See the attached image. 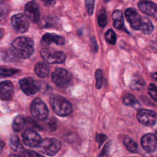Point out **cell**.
Wrapping results in <instances>:
<instances>
[{
  "instance_id": "1",
  "label": "cell",
  "mask_w": 157,
  "mask_h": 157,
  "mask_svg": "<svg viewBox=\"0 0 157 157\" xmlns=\"http://www.w3.org/2000/svg\"><path fill=\"white\" fill-rule=\"evenodd\" d=\"M125 17L133 29L140 31L145 34H150L153 31L154 26L151 20L146 17L140 16L135 9H127Z\"/></svg>"
},
{
  "instance_id": "2",
  "label": "cell",
  "mask_w": 157,
  "mask_h": 157,
  "mask_svg": "<svg viewBox=\"0 0 157 157\" xmlns=\"http://www.w3.org/2000/svg\"><path fill=\"white\" fill-rule=\"evenodd\" d=\"M12 52L18 58H28L34 52V42L26 37H17L12 43Z\"/></svg>"
},
{
  "instance_id": "3",
  "label": "cell",
  "mask_w": 157,
  "mask_h": 157,
  "mask_svg": "<svg viewBox=\"0 0 157 157\" xmlns=\"http://www.w3.org/2000/svg\"><path fill=\"white\" fill-rule=\"evenodd\" d=\"M50 101L53 111L58 115L66 117L71 113L72 111V104L64 97L54 94L51 97Z\"/></svg>"
},
{
  "instance_id": "4",
  "label": "cell",
  "mask_w": 157,
  "mask_h": 157,
  "mask_svg": "<svg viewBox=\"0 0 157 157\" xmlns=\"http://www.w3.org/2000/svg\"><path fill=\"white\" fill-rule=\"evenodd\" d=\"M61 141L56 138H45L37 147L44 154L53 156L61 149Z\"/></svg>"
},
{
  "instance_id": "5",
  "label": "cell",
  "mask_w": 157,
  "mask_h": 157,
  "mask_svg": "<svg viewBox=\"0 0 157 157\" xmlns=\"http://www.w3.org/2000/svg\"><path fill=\"white\" fill-rule=\"evenodd\" d=\"M52 80L59 87H66L71 83L72 76L67 70L57 68L52 74Z\"/></svg>"
},
{
  "instance_id": "6",
  "label": "cell",
  "mask_w": 157,
  "mask_h": 157,
  "mask_svg": "<svg viewBox=\"0 0 157 157\" xmlns=\"http://www.w3.org/2000/svg\"><path fill=\"white\" fill-rule=\"evenodd\" d=\"M31 112L34 117L39 120H45L48 115V109L39 98L33 100L31 105Z\"/></svg>"
},
{
  "instance_id": "7",
  "label": "cell",
  "mask_w": 157,
  "mask_h": 157,
  "mask_svg": "<svg viewBox=\"0 0 157 157\" xmlns=\"http://www.w3.org/2000/svg\"><path fill=\"white\" fill-rule=\"evenodd\" d=\"M41 56L48 63L50 64L63 63L66 60V55L64 52L45 48L41 50Z\"/></svg>"
},
{
  "instance_id": "8",
  "label": "cell",
  "mask_w": 157,
  "mask_h": 157,
  "mask_svg": "<svg viewBox=\"0 0 157 157\" xmlns=\"http://www.w3.org/2000/svg\"><path fill=\"white\" fill-rule=\"evenodd\" d=\"M11 23L13 28L19 33H25L29 26L28 18L23 13H17L11 18Z\"/></svg>"
},
{
  "instance_id": "9",
  "label": "cell",
  "mask_w": 157,
  "mask_h": 157,
  "mask_svg": "<svg viewBox=\"0 0 157 157\" xmlns=\"http://www.w3.org/2000/svg\"><path fill=\"white\" fill-rule=\"evenodd\" d=\"M23 142L30 147H37L40 142L41 138L39 134L31 129H27L21 134Z\"/></svg>"
},
{
  "instance_id": "10",
  "label": "cell",
  "mask_w": 157,
  "mask_h": 157,
  "mask_svg": "<svg viewBox=\"0 0 157 157\" xmlns=\"http://www.w3.org/2000/svg\"><path fill=\"white\" fill-rule=\"evenodd\" d=\"M137 118L142 124L146 126H151L155 123L156 117L154 111L147 109H139L137 113Z\"/></svg>"
},
{
  "instance_id": "11",
  "label": "cell",
  "mask_w": 157,
  "mask_h": 157,
  "mask_svg": "<svg viewBox=\"0 0 157 157\" xmlns=\"http://www.w3.org/2000/svg\"><path fill=\"white\" fill-rule=\"evenodd\" d=\"M25 15L28 20L33 23H37L40 18V10L35 1H31L25 6Z\"/></svg>"
},
{
  "instance_id": "12",
  "label": "cell",
  "mask_w": 157,
  "mask_h": 157,
  "mask_svg": "<svg viewBox=\"0 0 157 157\" xmlns=\"http://www.w3.org/2000/svg\"><path fill=\"white\" fill-rule=\"evenodd\" d=\"M139 10L144 13L157 19V4L153 2L142 0L138 2Z\"/></svg>"
},
{
  "instance_id": "13",
  "label": "cell",
  "mask_w": 157,
  "mask_h": 157,
  "mask_svg": "<svg viewBox=\"0 0 157 157\" xmlns=\"http://www.w3.org/2000/svg\"><path fill=\"white\" fill-rule=\"evenodd\" d=\"M21 88L26 95L34 94L38 90L33 79L31 77H25L19 81Z\"/></svg>"
},
{
  "instance_id": "14",
  "label": "cell",
  "mask_w": 157,
  "mask_h": 157,
  "mask_svg": "<svg viewBox=\"0 0 157 157\" xmlns=\"http://www.w3.org/2000/svg\"><path fill=\"white\" fill-rule=\"evenodd\" d=\"M156 139L152 134H146L141 139V145L147 152H153L156 148Z\"/></svg>"
},
{
  "instance_id": "15",
  "label": "cell",
  "mask_w": 157,
  "mask_h": 157,
  "mask_svg": "<svg viewBox=\"0 0 157 157\" xmlns=\"http://www.w3.org/2000/svg\"><path fill=\"white\" fill-rule=\"evenodd\" d=\"M13 93L12 83L9 81H3L0 83V99L4 101L12 98Z\"/></svg>"
},
{
  "instance_id": "16",
  "label": "cell",
  "mask_w": 157,
  "mask_h": 157,
  "mask_svg": "<svg viewBox=\"0 0 157 157\" xmlns=\"http://www.w3.org/2000/svg\"><path fill=\"white\" fill-rule=\"evenodd\" d=\"M65 42L63 37L54 33H45L41 39V43L44 45H49L52 43L56 45H64Z\"/></svg>"
},
{
  "instance_id": "17",
  "label": "cell",
  "mask_w": 157,
  "mask_h": 157,
  "mask_svg": "<svg viewBox=\"0 0 157 157\" xmlns=\"http://www.w3.org/2000/svg\"><path fill=\"white\" fill-rule=\"evenodd\" d=\"M112 19L113 20V25L115 28L121 30L124 28V20L123 12L121 10H117L112 14Z\"/></svg>"
},
{
  "instance_id": "18",
  "label": "cell",
  "mask_w": 157,
  "mask_h": 157,
  "mask_svg": "<svg viewBox=\"0 0 157 157\" xmlns=\"http://www.w3.org/2000/svg\"><path fill=\"white\" fill-rule=\"evenodd\" d=\"M9 145L11 149H12L15 151L23 153L24 151L23 145L21 144V142L17 136L14 135L10 137Z\"/></svg>"
},
{
  "instance_id": "19",
  "label": "cell",
  "mask_w": 157,
  "mask_h": 157,
  "mask_svg": "<svg viewBox=\"0 0 157 157\" xmlns=\"http://www.w3.org/2000/svg\"><path fill=\"white\" fill-rule=\"evenodd\" d=\"M36 74L40 77L44 78L46 77L48 75L49 72V69L48 66H47L46 64L42 62L38 63L34 69Z\"/></svg>"
},
{
  "instance_id": "20",
  "label": "cell",
  "mask_w": 157,
  "mask_h": 157,
  "mask_svg": "<svg viewBox=\"0 0 157 157\" xmlns=\"http://www.w3.org/2000/svg\"><path fill=\"white\" fill-rule=\"evenodd\" d=\"M145 86V82L142 78L139 75H136L132 77L130 82V87L132 90H140Z\"/></svg>"
},
{
  "instance_id": "21",
  "label": "cell",
  "mask_w": 157,
  "mask_h": 157,
  "mask_svg": "<svg viewBox=\"0 0 157 157\" xmlns=\"http://www.w3.org/2000/svg\"><path fill=\"white\" fill-rule=\"evenodd\" d=\"M123 102L126 105L133 106L134 107H137L140 105L139 101L136 99V98L129 93H126L123 95Z\"/></svg>"
},
{
  "instance_id": "22",
  "label": "cell",
  "mask_w": 157,
  "mask_h": 157,
  "mask_svg": "<svg viewBox=\"0 0 157 157\" xmlns=\"http://www.w3.org/2000/svg\"><path fill=\"white\" fill-rule=\"evenodd\" d=\"M25 124V120L24 117L21 115H18L16 117L12 123V129L14 131L19 132L24 127Z\"/></svg>"
},
{
  "instance_id": "23",
  "label": "cell",
  "mask_w": 157,
  "mask_h": 157,
  "mask_svg": "<svg viewBox=\"0 0 157 157\" xmlns=\"http://www.w3.org/2000/svg\"><path fill=\"white\" fill-rule=\"evenodd\" d=\"M123 143L126 148L131 152L135 153L137 150V145L136 143L129 137H126L123 140Z\"/></svg>"
},
{
  "instance_id": "24",
  "label": "cell",
  "mask_w": 157,
  "mask_h": 157,
  "mask_svg": "<svg viewBox=\"0 0 157 157\" xmlns=\"http://www.w3.org/2000/svg\"><path fill=\"white\" fill-rule=\"evenodd\" d=\"M19 72V70L14 68L1 67L0 68V76L1 77H8L12 75Z\"/></svg>"
},
{
  "instance_id": "25",
  "label": "cell",
  "mask_w": 157,
  "mask_h": 157,
  "mask_svg": "<svg viewBox=\"0 0 157 157\" xmlns=\"http://www.w3.org/2000/svg\"><path fill=\"white\" fill-rule=\"evenodd\" d=\"M105 39L107 42L110 43V44H115L117 40V36L115 33L112 29H109L105 33Z\"/></svg>"
},
{
  "instance_id": "26",
  "label": "cell",
  "mask_w": 157,
  "mask_h": 157,
  "mask_svg": "<svg viewBox=\"0 0 157 157\" xmlns=\"http://www.w3.org/2000/svg\"><path fill=\"white\" fill-rule=\"evenodd\" d=\"M98 22L100 26L104 28L107 23V17L104 10H101L98 17Z\"/></svg>"
},
{
  "instance_id": "27",
  "label": "cell",
  "mask_w": 157,
  "mask_h": 157,
  "mask_svg": "<svg viewBox=\"0 0 157 157\" xmlns=\"http://www.w3.org/2000/svg\"><path fill=\"white\" fill-rule=\"evenodd\" d=\"M95 77H96V87L97 89H100L102 87L103 83V76H102V71L101 69L96 70L95 72Z\"/></svg>"
},
{
  "instance_id": "28",
  "label": "cell",
  "mask_w": 157,
  "mask_h": 157,
  "mask_svg": "<svg viewBox=\"0 0 157 157\" xmlns=\"http://www.w3.org/2000/svg\"><path fill=\"white\" fill-rule=\"evenodd\" d=\"M148 91L151 98L157 102V86L153 83H150L148 86Z\"/></svg>"
},
{
  "instance_id": "29",
  "label": "cell",
  "mask_w": 157,
  "mask_h": 157,
  "mask_svg": "<svg viewBox=\"0 0 157 157\" xmlns=\"http://www.w3.org/2000/svg\"><path fill=\"white\" fill-rule=\"evenodd\" d=\"M85 4L86 10L89 15H92L94 12V0H85Z\"/></svg>"
},
{
  "instance_id": "30",
  "label": "cell",
  "mask_w": 157,
  "mask_h": 157,
  "mask_svg": "<svg viewBox=\"0 0 157 157\" xmlns=\"http://www.w3.org/2000/svg\"><path fill=\"white\" fill-rule=\"evenodd\" d=\"M8 14L7 6L2 2H0V21L4 20Z\"/></svg>"
},
{
  "instance_id": "31",
  "label": "cell",
  "mask_w": 157,
  "mask_h": 157,
  "mask_svg": "<svg viewBox=\"0 0 157 157\" xmlns=\"http://www.w3.org/2000/svg\"><path fill=\"white\" fill-rule=\"evenodd\" d=\"M47 125H48V128L49 129L50 131H55L56 128V124L55 123V120L53 118H50L48 121H47Z\"/></svg>"
},
{
  "instance_id": "32",
  "label": "cell",
  "mask_w": 157,
  "mask_h": 157,
  "mask_svg": "<svg viewBox=\"0 0 157 157\" xmlns=\"http://www.w3.org/2000/svg\"><path fill=\"white\" fill-rule=\"evenodd\" d=\"M96 140L99 144V147H100L101 146V145L102 144V143L106 140L107 137L106 136H105L104 134H98L96 136Z\"/></svg>"
},
{
  "instance_id": "33",
  "label": "cell",
  "mask_w": 157,
  "mask_h": 157,
  "mask_svg": "<svg viewBox=\"0 0 157 157\" xmlns=\"http://www.w3.org/2000/svg\"><path fill=\"white\" fill-rule=\"evenodd\" d=\"M23 155L25 156H41V155L29 150L23 151Z\"/></svg>"
},
{
  "instance_id": "34",
  "label": "cell",
  "mask_w": 157,
  "mask_h": 157,
  "mask_svg": "<svg viewBox=\"0 0 157 157\" xmlns=\"http://www.w3.org/2000/svg\"><path fill=\"white\" fill-rule=\"evenodd\" d=\"M110 148V143H107L104 147L102 151H101V153L99 154V156H106L108 155L109 153V150Z\"/></svg>"
},
{
  "instance_id": "35",
  "label": "cell",
  "mask_w": 157,
  "mask_h": 157,
  "mask_svg": "<svg viewBox=\"0 0 157 157\" xmlns=\"http://www.w3.org/2000/svg\"><path fill=\"white\" fill-rule=\"evenodd\" d=\"M91 47H92L93 50H94V52H96L98 50V45L97 44L96 39L94 37H92L91 39Z\"/></svg>"
},
{
  "instance_id": "36",
  "label": "cell",
  "mask_w": 157,
  "mask_h": 157,
  "mask_svg": "<svg viewBox=\"0 0 157 157\" xmlns=\"http://www.w3.org/2000/svg\"><path fill=\"white\" fill-rule=\"evenodd\" d=\"M46 6H51L55 4L56 0H41Z\"/></svg>"
},
{
  "instance_id": "37",
  "label": "cell",
  "mask_w": 157,
  "mask_h": 157,
  "mask_svg": "<svg viewBox=\"0 0 157 157\" xmlns=\"http://www.w3.org/2000/svg\"><path fill=\"white\" fill-rule=\"evenodd\" d=\"M4 145H5V144H4V142L0 140V153L2 152V150H3V148H4Z\"/></svg>"
},
{
  "instance_id": "38",
  "label": "cell",
  "mask_w": 157,
  "mask_h": 157,
  "mask_svg": "<svg viewBox=\"0 0 157 157\" xmlns=\"http://www.w3.org/2000/svg\"><path fill=\"white\" fill-rule=\"evenodd\" d=\"M3 35H4V30L0 28V39L2 37Z\"/></svg>"
},
{
  "instance_id": "39",
  "label": "cell",
  "mask_w": 157,
  "mask_h": 157,
  "mask_svg": "<svg viewBox=\"0 0 157 157\" xmlns=\"http://www.w3.org/2000/svg\"><path fill=\"white\" fill-rule=\"evenodd\" d=\"M152 77H153V78H155V79L157 81V72L154 73V74L152 75Z\"/></svg>"
},
{
  "instance_id": "40",
  "label": "cell",
  "mask_w": 157,
  "mask_h": 157,
  "mask_svg": "<svg viewBox=\"0 0 157 157\" xmlns=\"http://www.w3.org/2000/svg\"><path fill=\"white\" fill-rule=\"evenodd\" d=\"M155 138H156V140H157V130L156 131V132H155Z\"/></svg>"
},
{
  "instance_id": "41",
  "label": "cell",
  "mask_w": 157,
  "mask_h": 157,
  "mask_svg": "<svg viewBox=\"0 0 157 157\" xmlns=\"http://www.w3.org/2000/svg\"><path fill=\"white\" fill-rule=\"evenodd\" d=\"M0 1H2V0H0Z\"/></svg>"
}]
</instances>
